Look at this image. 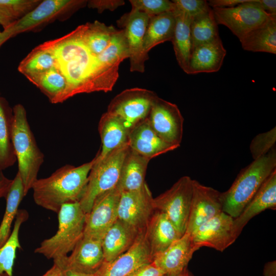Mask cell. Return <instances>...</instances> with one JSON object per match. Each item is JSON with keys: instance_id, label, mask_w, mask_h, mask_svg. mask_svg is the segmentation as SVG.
<instances>
[{"instance_id": "6da1fadb", "label": "cell", "mask_w": 276, "mask_h": 276, "mask_svg": "<svg viewBox=\"0 0 276 276\" xmlns=\"http://www.w3.org/2000/svg\"><path fill=\"white\" fill-rule=\"evenodd\" d=\"M44 43L54 53L57 67L67 80V99L79 94L112 89L118 77L99 66L96 56L82 40L78 27Z\"/></svg>"}, {"instance_id": "7a4b0ae2", "label": "cell", "mask_w": 276, "mask_h": 276, "mask_svg": "<svg viewBox=\"0 0 276 276\" xmlns=\"http://www.w3.org/2000/svg\"><path fill=\"white\" fill-rule=\"evenodd\" d=\"M94 159L78 167L66 165L50 176L37 179L32 189L36 204L58 213L64 204L79 202L85 190Z\"/></svg>"}, {"instance_id": "3957f363", "label": "cell", "mask_w": 276, "mask_h": 276, "mask_svg": "<svg viewBox=\"0 0 276 276\" xmlns=\"http://www.w3.org/2000/svg\"><path fill=\"white\" fill-rule=\"evenodd\" d=\"M275 169L276 151L274 148L242 169L228 190L222 193V211L234 219L238 217Z\"/></svg>"}, {"instance_id": "277c9868", "label": "cell", "mask_w": 276, "mask_h": 276, "mask_svg": "<svg viewBox=\"0 0 276 276\" xmlns=\"http://www.w3.org/2000/svg\"><path fill=\"white\" fill-rule=\"evenodd\" d=\"M12 109V141L18 162L17 172L26 196L38 179V172L44 162V155L37 145L24 106L17 104Z\"/></svg>"}, {"instance_id": "5b68a950", "label": "cell", "mask_w": 276, "mask_h": 276, "mask_svg": "<svg viewBox=\"0 0 276 276\" xmlns=\"http://www.w3.org/2000/svg\"><path fill=\"white\" fill-rule=\"evenodd\" d=\"M58 214V229L41 242L34 252L53 261L67 256L83 236L85 213L78 202L64 204Z\"/></svg>"}, {"instance_id": "8992f818", "label": "cell", "mask_w": 276, "mask_h": 276, "mask_svg": "<svg viewBox=\"0 0 276 276\" xmlns=\"http://www.w3.org/2000/svg\"><path fill=\"white\" fill-rule=\"evenodd\" d=\"M129 149L127 144L101 159L94 158L85 190L79 202L85 214L90 211L98 196L117 187L123 163Z\"/></svg>"}, {"instance_id": "52a82bcc", "label": "cell", "mask_w": 276, "mask_h": 276, "mask_svg": "<svg viewBox=\"0 0 276 276\" xmlns=\"http://www.w3.org/2000/svg\"><path fill=\"white\" fill-rule=\"evenodd\" d=\"M193 180L188 176H182L169 189L153 198L155 210L165 214L182 236L189 218Z\"/></svg>"}, {"instance_id": "ba28073f", "label": "cell", "mask_w": 276, "mask_h": 276, "mask_svg": "<svg viewBox=\"0 0 276 276\" xmlns=\"http://www.w3.org/2000/svg\"><path fill=\"white\" fill-rule=\"evenodd\" d=\"M157 97L155 93L147 89H126L110 101L107 112L120 118L130 132L148 117Z\"/></svg>"}, {"instance_id": "9c48e42d", "label": "cell", "mask_w": 276, "mask_h": 276, "mask_svg": "<svg viewBox=\"0 0 276 276\" xmlns=\"http://www.w3.org/2000/svg\"><path fill=\"white\" fill-rule=\"evenodd\" d=\"M87 1L44 0L32 11L12 24L14 35L35 31L55 20H64L79 9L84 7Z\"/></svg>"}, {"instance_id": "30bf717a", "label": "cell", "mask_w": 276, "mask_h": 276, "mask_svg": "<svg viewBox=\"0 0 276 276\" xmlns=\"http://www.w3.org/2000/svg\"><path fill=\"white\" fill-rule=\"evenodd\" d=\"M212 9L217 24L226 26L239 40L276 16L263 11L257 0H247L232 8Z\"/></svg>"}, {"instance_id": "8fae6325", "label": "cell", "mask_w": 276, "mask_h": 276, "mask_svg": "<svg viewBox=\"0 0 276 276\" xmlns=\"http://www.w3.org/2000/svg\"><path fill=\"white\" fill-rule=\"evenodd\" d=\"M155 212L153 198L146 183L139 190L121 192L118 220L139 233L145 231Z\"/></svg>"}, {"instance_id": "7c38bea8", "label": "cell", "mask_w": 276, "mask_h": 276, "mask_svg": "<svg viewBox=\"0 0 276 276\" xmlns=\"http://www.w3.org/2000/svg\"><path fill=\"white\" fill-rule=\"evenodd\" d=\"M147 119L151 128L163 140L169 144L180 146L184 119L175 104L157 96Z\"/></svg>"}, {"instance_id": "4fadbf2b", "label": "cell", "mask_w": 276, "mask_h": 276, "mask_svg": "<svg viewBox=\"0 0 276 276\" xmlns=\"http://www.w3.org/2000/svg\"><path fill=\"white\" fill-rule=\"evenodd\" d=\"M121 191L117 187L99 196L90 211L85 214L83 236L102 240L118 219V208Z\"/></svg>"}, {"instance_id": "5bb4252c", "label": "cell", "mask_w": 276, "mask_h": 276, "mask_svg": "<svg viewBox=\"0 0 276 276\" xmlns=\"http://www.w3.org/2000/svg\"><path fill=\"white\" fill-rule=\"evenodd\" d=\"M234 218L222 212L198 227L191 235L195 247L206 246L223 251L238 237L234 229Z\"/></svg>"}, {"instance_id": "9a60e30c", "label": "cell", "mask_w": 276, "mask_h": 276, "mask_svg": "<svg viewBox=\"0 0 276 276\" xmlns=\"http://www.w3.org/2000/svg\"><path fill=\"white\" fill-rule=\"evenodd\" d=\"M150 16L146 13L131 9L117 21V25L123 30L128 46L130 70L143 73L145 62L143 45Z\"/></svg>"}, {"instance_id": "2e32d148", "label": "cell", "mask_w": 276, "mask_h": 276, "mask_svg": "<svg viewBox=\"0 0 276 276\" xmlns=\"http://www.w3.org/2000/svg\"><path fill=\"white\" fill-rule=\"evenodd\" d=\"M222 193L193 180V194L185 233L191 235L198 227L222 211Z\"/></svg>"}, {"instance_id": "e0dca14e", "label": "cell", "mask_w": 276, "mask_h": 276, "mask_svg": "<svg viewBox=\"0 0 276 276\" xmlns=\"http://www.w3.org/2000/svg\"><path fill=\"white\" fill-rule=\"evenodd\" d=\"M152 261L145 231L139 234L125 252L109 262H104L95 276H130L144 265Z\"/></svg>"}, {"instance_id": "ac0fdd59", "label": "cell", "mask_w": 276, "mask_h": 276, "mask_svg": "<svg viewBox=\"0 0 276 276\" xmlns=\"http://www.w3.org/2000/svg\"><path fill=\"white\" fill-rule=\"evenodd\" d=\"M197 250L191 235L185 233L164 251L155 255L152 262L166 276H177L187 268Z\"/></svg>"}, {"instance_id": "d6986e66", "label": "cell", "mask_w": 276, "mask_h": 276, "mask_svg": "<svg viewBox=\"0 0 276 276\" xmlns=\"http://www.w3.org/2000/svg\"><path fill=\"white\" fill-rule=\"evenodd\" d=\"M55 261L79 271L96 273L104 262L101 240L83 236L70 256Z\"/></svg>"}, {"instance_id": "ffe728a7", "label": "cell", "mask_w": 276, "mask_h": 276, "mask_svg": "<svg viewBox=\"0 0 276 276\" xmlns=\"http://www.w3.org/2000/svg\"><path fill=\"white\" fill-rule=\"evenodd\" d=\"M276 208V169L264 181L241 214L234 219V229L237 237L253 217L267 209Z\"/></svg>"}, {"instance_id": "44dd1931", "label": "cell", "mask_w": 276, "mask_h": 276, "mask_svg": "<svg viewBox=\"0 0 276 276\" xmlns=\"http://www.w3.org/2000/svg\"><path fill=\"white\" fill-rule=\"evenodd\" d=\"M128 143L131 149L150 160L179 147L163 140L151 128L147 118L130 131Z\"/></svg>"}, {"instance_id": "7402d4cb", "label": "cell", "mask_w": 276, "mask_h": 276, "mask_svg": "<svg viewBox=\"0 0 276 276\" xmlns=\"http://www.w3.org/2000/svg\"><path fill=\"white\" fill-rule=\"evenodd\" d=\"M145 236L152 259L182 236L166 215L157 211L146 227Z\"/></svg>"}, {"instance_id": "603a6c76", "label": "cell", "mask_w": 276, "mask_h": 276, "mask_svg": "<svg viewBox=\"0 0 276 276\" xmlns=\"http://www.w3.org/2000/svg\"><path fill=\"white\" fill-rule=\"evenodd\" d=\"M226 51L220 37L199 45L192 52L188 74L218 72L221 68Z\"/></svg>"}, {"instance_id": "cb8c5ba5", "label": "cell", "mask_w": 276, "mask_h": 276, "mask_svg": "<svg viewBox=\"0 0 276 276\" xmlns=\"http://www.w3.org/2000/svg\"><path fill=\"white\" fill-rule=\"evenodd\" d=\"M98 130L102 146L96 156L97 159H101L114 150L128 144L129 130L120 118L108 112L102 115Z\"/></svg>"}, {"instance_id": "d4e9b609", "label": "cell", "mask_w": 276, "mask_h": 276, "mask_svg": "<svg viewBox=\"0 0 276 276\" xmlns=\"http://www.w3.org/2000/svg\"><path fill=\"white\" fill-rule=\"evenodd\" d=\"M139 234L117 219L101 240L104 262H111L125 252Z\"/></svg>"}, {"instance_id": "484cf974", "label": "cell", "mask_w": 276, "mask_h": 276, "mask_svg": "<svg viewBox=\"0 0 276 276\" xmlns=\"http://www.w3.org/2000/svg\"><path fill=\"white\" fill-rule=\"evenodd\" d=\"M149 160L129 147L123 163L117 188L121 192L142 188L146 183L145 178Z\"/></svg>"}, {"instance_id": "4316f807", "label": "cell", "mask_w": 276, "mask_h": 276, "mask_svg": "<svg viewBox=\"0 0 276 276\" xmlns=\"http://www.w3.org/2000/svg\"><path fill=\"white\" fill-rule=\"evenodd\" d=\"M172 11L175 16V25L171 42L178 64L187 74L193 49L190 29L193 18L174 8Z\"/></svg>"}, {"instance_id": "83f0119b", "label": "cell", "mask_w": 276, "mask_h": 276, "mask_svg": "<svg viewBox=\"0 0 276 276\" xmlns=\"http://www.w3.org/2000/svg\"><path fill=\"white\" fill-rule=\"evenodd\" d=\"M175 25L172 11L165 12L150 17L145 34L143 51L148 59V52L157 44L167 41H171Z\"/></svg>"}, {"instance_id": "f1b7e54d", "label": "cell", "mask_w": 276, "mask_h": 276, "mask_svg": "<svg viewBox=\"0 0 276 276\" xmlns=\"http://www.w3.org/2000/svg\"><path fill=\"white\" fill-rule=\"evenodd\" d=\"M57 66L53 52L43 42L33 49L20 62L18 71L31 82Z\"/></svg>"}, {"instance_id": "f546056e", "label": "cell", "mask_w": 276, "mask_h": 276, "mask_svg": "<svg viewBox=\"0 0 276 276\" xmlns=\"http://www.w3.org/2000/svg\"><path fill=\"white\" fill-rule=\"evenodd\" d=\"M13 109L0 95V171L12 166L16 157L12 141Z\"/></svg>"}, {"instance_id": "4dcf8cb0", "label": "cell", "mask_w": 276, "mask_h": 276, "mask_svg": "<svg viewBox=\"0 0 276 276\" xmlns=\"http://www.w3.org/2000/svg\"><path fill=\"white\" fill-rule=\"evenodd\" d=\"M239 40L245 51L276 54V16L251 31Z\"/></svg>"}, {"instance_id": "1f68e13d", "label": "cell", "mask_w": 276, "mask_h": 276, "mask_svg": "<svg viewBox=\"0 0 276 276\" xmlns=\"http://www.w3.org/2000/svg\"><path fill=\"white\" fill-rule=\"evenodd\" d=\"M44 94L53 104L67 100V80L56 66L42 74L31 82Z\"/></svg>"}, {"instance_id": "d6a6232c", "label": "cell", "mask_w": 276, "mask_h": 276, "mask_svg": "<svg viewBox=\"0 0 276 276\" xmlns=\"http://www.w3.org/2000/svg\"><path fill=\"white\" fill-rule=\"evenodd\" d=\"M25 196L24 188L17 172L6 197L5 212L0 224V248L7 241L11 233V227L18 211V206Z\"/></svg>"}, {"instance_id": "836d02e7", "label": "cell", "mask_w": 276, "mask_h": 276, "mask_svg": "<svg viewBox=\"0 0 276 276\" xmlns=\"http://www.w3.org/2000/svg\"><path fill=\"white\" fill-rule=\"evenodd\" d=\"M83 43L95 56H98L108 45L111 38L117 30L113 26H108L96 20L78 27Z\"/></svg>"}, {"instance_id": "e575fe53", "label": "cell", "mask_w": 276, "mask_h": 276, "mask_svg": "<svg viewBox=\"0 0 276 276\" xmlns=\"http://www.w3.org/2000/svg\"><path fill=\"white\" fill-rule=\"evenodd\" d=\"M127 42L123 30H117L106 48L96 56L98 65L104 69L119 72L120 64L129 58Z\"/></svg>"}, {"instance_id": "d590c367", "label": "cell", "mask_w": 276, "mask_h": 276, "mask_svg": "<svg viewBox=\"0 0 276 276\" xmlns=\"http://www.w3.org/2000/svg\"><path fill=\"white\" fill-rule=\"evenodd\" d=\"M28 217L26 210H18L10 236L6 243L0 248V276H4L5 274L12 276L16 250L21 249L19 240L20 228Z\"/></svg>"}, {"instance_id": "8d00e7d4", "label": "cell", "mask_w": 276, "mask_h": 276, "mask_svg": "<svg viewBox=\"0 0 276 276\" xmlns=\"http://www.w3.org/2000/svg\"><path fill=\"white\" fill-rule=\"evenodd\" d=\"M218 25L211 8L195 16L190 26L193 49L220 37Z\"/></svg>"}, {"instance_id": "74e56055", "label": "cell", "mask_w": 276, "mask_h": 276, "mask_svg": "<svg viewBox=\"0 0 276 276\" xmlns=\"http://www.w3.org/2000/svg\"><path fill=\"white\" fill-rule=\"evenodd\" d=\"M40 0H0V12L13 22L17 21L34 9Z\"/></svg>"}, {"instance_id": "f35d334b", "label": "cell", "mask_w": 276, "mask_h": 276, "mask_svg": "<svg viewBox=\"0 0 276 276\" xmlns=\"http://www.w3.org/2000/svg\"><path fill=\"white\" fill-rule=\"evenodd\" d=\"M276 142V127L255 136L251 141L249 150L254 159H257L267 154L274 148Z\"/></svg>"}, {"instance_id": "ab89813d", "label": "cell", "mask_w": 276, "mask_h": 276, "mask_svg": "<svg viewBox=\"0 0 276 276\" xmlns=\"http://www.w3.org/2000/svg\"><path fill=\"white\" fill-rule=\"evenodd\" d=\"M132 9L144 12L150 17L172 11L174 4L168 0H130Z\"/></svg>"}, {"instance_id": "60d3db41", "label": "cell", "mask_w": 276, "mask_h": 276, "mask_svg": "<svg viewBox=\"0 0 276 276\" xmlns=\"http://www.w3.org/2000/svg\"><path fill=\"white\" fill-rule=\"evenodd\" d=\"M173 8L193 18L211 7L205 0H173Z\"/></svg>"}, {"instance_id": "b9f144b4", "label": "cell", "mask_w": 276, "mask_h": 276, "mask_svg": "<svg viewBox=\"0 0 276 276\" xmlns=\"http://www.w3.org/2000/svg\"><path fill=\"white\" fill-rule=\"evenodd\" d=\"M124 4L125 1L123 0H91L87 3L89 8L96 9L99 13L106 10L114 11Z\"/></svg>"}, {"instance_id": "7bdbcfd3", "label": "cell", "mask_w": 276, "mask_h": 276, "mask_svg": "<svg viewBox=\"0 0 276 276\" xmlns=\"http://www.w3.org/2000/svg\"><path fill=\"white\" fill-rule=\"evenodd\" d=\"M130 276H166L152 261L143 265Z\"/></svg>"}, {"instance_id": "ee69618b", "label": "cell", "mask_w": 276, "mask_h": 276, "mask_svg": "<svg viewBox=\"0 0 276 276\" xmlns=\"http://www.w3.org/2000/svg\"><path fill=\"white\" fill-rule=\"evenodd\" d=\"M247 0H210L209 5L213 8H229L234 7Z\"/></svg>"}, {"instance_id": "f6af8a7d", "label": "cell", "mask_w": 276, "mask_h": 276, "mask_svg": "<svg viewBox=\"0 0 276 276\" xmlns=\"http://www.w3.org/2000/svg\"><path fill=\"white\" fill-rule=\"evenodd\" d=\"M60 269V276H95V274H89L72 269L60 261H54Z\"/></svg>"}, {"instance_id": "bcb514c9", "label": "cell", "mask_w": 276, "mask_h": 276, "mask_svg": "<svg viewBox=\"0 0 276 276\" xmlns=\"http://www.w3.org/2000/svg\"><path fill=\"white\" fill-rule=\"evenodd\" d=\"M260 7L266 13L276 16V1L275 0H257Z\"/></svg>"}, {"instance_id": "7dc6e473", "label": "cell", "mask_w": 276, "mask_h": 276, "mask_svg": "<svg viewBox=\"0 0 276 276\" xmlns=\"http://www.w3.org/2000/svg\"><path fill=\"white\" fill-rule=\"evenodd\" d=\"M12 179L6 177L2 171H0V198H5L10 189Z\"/></svg>"}, {"instance_id": "c3c4849f", "label": "cell", "mask_w": 276, "mask_h": 276, "mask_svg": "<svg viewBox=\"0 0 276 276\" xmlns=\"http://www.w3.org/2000/svg\"><path fill=\"white\" fill-rule=\"evenodd\" d=\"M263 276H276V262L272 261L266 263L263 269Z\"/></svg>"}, {"instance_id": "681fc988", "label": "cell", "mask_w": 276, "mask_h": 276, "mask_svg": "<svg viewBox=\"0 0 276 276\" xmlns=\"http://www.w3.org/2000/svg\"><path fill=\"white\" fill-rule=\"evenodd\" d=\"M12 24L3 31L0 30V47L9 39L15 36L12 29Z\"/></svg>"}, {"instance_id": "f907efd6", "label": "cell", "mask_w": 276, "mask_h": 276, "mask_svg": "<svg viewBox=\"0 0 276 276\" xmlns=\"http://www.w3.org/2000/svg\"><path fill=\"white\" fill-rule=\"evenodd\" d=\"M41 276H60V269L54 264L53 266Z\"/></svg>"}, {"instance_id": "816d5d0a", "label": "cell", "mask_w": 276, "mask_h": 276, "mask_svg": "<svg viewBox=\"0 0 276 276\" xmlns=\"http://www.w3.org/2000/svg\"><path fill=\"white\" fill-rule=\"evenodd\" d=\"M14 22L0 12V25L4 29L9 28Z\"/></svg>"}, {"instance_id": "f5cc1de1", "label": "cell", "mask_w": 276, "mask_h": 276, "mask_svg": "<svg viewBox=\"0 0 276 276\" xmlns=\"http://www.w3.org/2000/svg\"><path fill=\"white\" fill-rule=\"evenodd\" d=\"M177 276H193L187 268L183 272Z\"/></svg>"}, {"instance_id": "db71d44e", "label": "cell", "mask_w": 276, "mask_h": 276, "mask_svg": "<svg viewBox=\"0 0 276 276\" xmlns=\"http://www.w3.org/2000/svg\"><path fill=\"white\" fill-rule=\"evenodd\" d=\"M4 276H9V275H8L7 274H5L4 275Z\"/></svg>"}]
</instances>
